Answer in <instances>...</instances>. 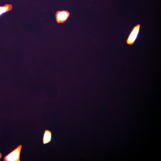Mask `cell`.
I'll list each match as a JSON object with an SVG mask.
<instances>
[{"label":"cell","mask_w":161,"mask_h":161,"mask_svg":"<svg viewBox=\"0 0 161 161\" xmlns=\"http://www.w3.org/2000/svg\"><path fill=\"white\" fill-rule=\"evenodd\" d=\"M20 145L4 157V161H20V152L22 148Z\"/></svg>","instance_id":"6da1fadb"},{"label":"cell","mask_w":161,"mask_h":161,"mask_svg":"<svg viewBox=\"0 0 161 161\" xmlns=\"http://www.w3.org/2000/svg\"><path fill=\"white\" fill-rule=\"evenodd\" d=\"M140 25L138 24L134 27L126 40V43L129 45H132L137 39L139 33Z\"/></svg>","instance_id":"7a4b0ae2"},{"label":"cell","mask_w":161,"mask_h":161,"mask_svg":"<svg viewBox=\"0 0 161 161\" xmlns=\"http://www.w3.org/2000/svg\"><path fill=\"white\" fill-rule=\"evenodd\" d=\"M69 16L70 13L67 10L57 11L55 14L56 21L58 23H64Z\"/></svg>","instance_id":"3957f363"},{"label":"cell","mask_w":161,"mask_h":161,"mask_svg":"<svg viewBox=\"0 0 161 161\" xmlns=\"http://www.w3.org/2000/svg\"><path fill=\"white\" fill-rule=\"evenodd\" d=\"M52 134L51 132L48 130H46L44 131L43 142L44 144H46L50 142L52 140Z\"/></svg>","instance_id":"277c9868"},{"label":"cell","mask_w":161,"mask_h":161,"mask_svg":"<svg viewBox=\"0 0 161 161\" xmlns=\"http://www.w3.org/2000/svg\"><path fill=\"white\" fill-rule=\"evenodd\" d=\"M13 8L12 5L5 4L3 6H0V16L5 13L12 10Z\"/></svg>","instance_id":"5b68a950"},{"label":"cell","mask_w":161,"mask_h":161,"mask_svg":"<svg viewBox=\"0 0 161 161\" xmlns=\"http://www.w3.org/2000/svg\"><path fill=\"white\" fill-rule=\"evenodd\" d=\"M2 157V154H1V153L0 152V160L1 158V157Z\"/></svg>","instance_id":"8992f818"}]
</instances>
